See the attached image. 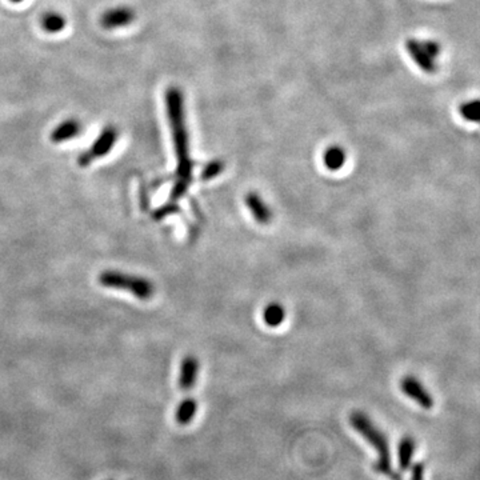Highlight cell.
<instances>
[{
    "mask_svg": "<svg viewBox=\"0 0 480 480\" xmlns=\"http://www.w3.org/2000/svg\"><path fill=\"white\" fill-rule=\"evenodd\" d=\"M198 374H199V360L195 356H186L180 364L179 387L184 391L194 388L198 379Z\"/></svg>",
    "mask_w": 480,
    "mask_h": 480,
    "instance_id": "cell-9",
    "label": "cell"
},
{
    "mask_svg": "<svg viewBox=\"0 0 480 480\" xmlns=\"http://www.w3.org/2000/svg\"><path fill=\"white\" fill-rule=\"evenodd\" d=\"M118 136H119V132H118V129L115 127H104V129L101 131L98 139L94 142V144L87 151L81 152L79 155V157H77L79 166L87 167L94 160H97L99 157H103L104 155H107L108 152L112 150V147L115 146V143L118 140Z\"/></svg>",
    "mask_w": 480,
    "mask_h": 480,
    "instance_id": "cell-4",
    "label": "cell"
},
{
    "mask_svg": "<svg viewBox=\"0 0 480 480\" xmlns=\"http://www.w3.org/2000/svg\"><path fill=\"white\" fill-rule=\"evenodd\" d=\"M101 286L112 290H122L132 294L140 301H149L155 294V287L150 280L132 277L116 271H104L99 277Z\"/></svg>",
    "mask_w": 480,
    "mask_h": 480,
    "instance_id": "cell-3",
    "label": "cell"
},
{
    "mask_svg": "<svg viewBox=\"0 0 480 480\" xmlns=\"http://www.w3.org/2000/svg\"><path fill=\"white\" fill-rule=\"evenodd\" d=\"M81 132V125L76 119H68L63 123H60L51 132V140L53 143H63L68 142L73 138H76Z\"/></svg>",
    "mask_w": 480,
    "mask_h": 480,
    "instance_id": "cell-10",
    "label": "cell"
},
{
    "mask_svg": "<svg viewBox=\"0 0 480 480\" xmlns=\"http://www.w3.org/2000/svg\"><path fill=\"white\" fill-rule=\"evenodd\" d=\"M416 443L411 436H405L399 444L398 456H399V467L401 470H408L412 462V456L415 454Z\"/></svg>",
    "mask_w": 480,
    "mask_h": 480,
    "instance_id": "cell-14",
    "label": "cell"
},
{
    "mask_svg": "<svg viewBox=\"0 0 480 480\" xmlns=\"http://www.w3.org/2000/svg\"><path fill=\"white\" fill-rule=\"evenodd\" d=\"M346 160H347L346 151L339 146H331L323 155L325 166L329 171H339L346 164Z\"/></svg>",
    "mask_w": 480,
    "mask_h": 480,
    "instance_id": "cell-11",
    "label": "cell"
},
{
    "mask_svg": "<svg viewBox=\"0 0 480 480\" xmlns=\"http://www.w3.org/2000/svg\"><path fill=\"white\" fill-rule=\"evenodd\" d=\"M225 167H226L225 162H222V160H219V159L210 162L208 164H205V167H204V170H203V180H211V179H214V177H219V175L223 173Z\"/></svg>",
    "mask_w": 480,
    "mask_h": 480,
    "instance_id": "cell-17",
    "label": "cell"
},
{
    "mask_svg": "<svg viewBox=\"0 0 480 480\" xmlns=\"http://www.w3.org/2000/svg\"><path fill=\"white\" fill-rule=\"evenodd\" d=\"M42 27L49 34L60 32L66 27V18H63L60 14H56V12H49L42 19Z\"/></svg>",
    "mask_w": 480,
    "mask_h": 480,
    "instance_id": "cell-15",
    "label": "cell"
},
{
    "mask_svg": "<svg viewBox=\"0 0 480 480\" xmlns=\"http://www.w3.org/2000/svg\"><path fill=\"white\" fill-rule=\"evenodd\" d=\"M197 411H198V403L195 399H191V398L184 399L183 402H180V405H177V414H175L177 423L181 426L191 423L192 419L195 418Z\"/></svg>",
    "mask_w": 480,
    "mask_h": 480,
    "instance_id": "cell-12",
    "label": "cell"
},
{
    "mask_svg": "<svg viewBox=\"0 0 480 480\" xmlns=\"http://www.w3.org/2000/svg\"><path fill=\"white\" fill-rule=\"evenodd\" d=\"M135 21V11L129 7H115L101 15V25L105 29H116Z\"/></svg>",
    "mask_w": 480,
    "mask_h": 480,
    "instance_id": "cell-7",
    "label": "cell"
},
{
    "mask_svg": "<svg viewBox=\"0 0 480 480\" xmlns=\"http://www.w3.org/2000/svg\"><path fill=\"white\" fill-rule=\"evenodd\" d=\"M401 390L403 391L405 396L416 402L418 405L426 409H430L433 405V399L430 392L423 387V384L414 378V377H405L401 381Z\"/></svg>",
    "mask_w": 480,
    "mask_h": 480,
    "instance_id": "cell-5",
    "label": "cell"
},
{
    "mask_svg": "<svg viewBox=\"0 0 480 480\" xmlns=\"http://www.w3.org/2000/svg\"><path fill=\"white\" fill-rule=\"evenodd\" d=\"M247 208L250 210L253 219L260 225H268L273 220V210L263 198L256 192H249L244 198Z\"/></svg>",
    "mask_w": 480,
    "mask_h": 480,
    "instance_id": "cell-8",
    "label": "cell"
},
{
    "mask_svg": "<svg viewBox=\"0 0 480 480\" xmlns=\"http://www.w3.org/2000/svg\"><path fill=\"white\" fill-rule=\"evenodd\" d=\"M405 47L411 56V59L415 62V64L423 70L425 73L433 74L436 71V64H435V58H432L430 52L426 50L423 42L415 40V39H408L405 42Z\"/></svg>",
    "mask_w": 480,
    "mask_h": 480,
    "instance_id": "cell-6",
    "label": "cell"
},
{
    "mask_svg": "<svg viewBox=\"0 0 480 480\" xmlns=\"http://www.w3.org/2000/svg\"><path fill=\"white\" fill-rule=\"evenodd\" d=\"M166 110L171 126L177 159V181L171 194L174 202L186 194L188 186L192 181L194 171V163L190 156V140L186 125L184 98L181 91L177 87H170L166 92Z\"/></svg>",
    "mask_w": 480,
    "mask_h": 480,
    "instance_id": "cell-1",
    "label": "cell"
},
{
    "mask_svg": "<svg viewBox=\"0 0 480 480\" xmlns=\"http://www.w3.org/2000/svg\"><path fill=\"white\" fill-rule=\"evenodd\" d=\"M350 423L357 433L366 439L379 454V459L372 464V468L375 472H379L381 475H386L391 480H402L401 475L392 470L391 467V456H390V447L388 440L386 435L375 427V425L370 420V418L363 412H353L350 415Z\"/></svg>",
    "mask_w": 480,
    "mask_h": 480,
    "instance_id": "cell-2",
    "label": "cell"
},
{
    "mask_svg": "<svg viewBox=\"0 0 480 480\" xmlns=\"http://www.w3.org/2000/svg\"><path fill=\"white\" fill-rule=\"evenodd\" d=\"M10 1H12V3H21V1H23V0H10Z\"/></svg>",
    "mask_w": 480,
    "mask_h": 480,
    "instance_id": "cell-19",
    "label": "cell"
},
{
    "mask_svg": "<svg viewBox=\"0 0 480 480\" xmlns=\"http://www.w3.org/2000/svg\"><path fill=\"white\" fill-rule=\"evenodd\" d=\"M286 319V310L280 303H270L263 310V320L268 327H278Z\"/></svg>",
    "mask_w": 480,
    "mask_h": 480,
    "instance_id": "cell-13",
    "label": "cell"
},
{
    "mask_svg": "<svg viewBox=\"0 0 480 480\" xmlns=\"http://www.w3.org/2000/svg\"><path fill=\"white\" fill-rule=\"evenodd\" d=\"M412 480H423L425 479V464L423 463H416L412 467Z\"/></svg>",
    "mask_w": 480,
    "mask_h": 480,
    "instance_id": "cell-18",
    "label": "cell"
},
{
    "mask_svg": "<svg viewBox=\"0 0 480 480\" xmlns=\"http://www.w3.org/2000/svg\"><path fill=\"white\" fill-rule=\"evenodd\" d=\"M462 116L474 123H480V101H471L464 103L460 107Z\"/></svg>",
    "mask_w": 480,
    "mask_h": 480,
    "instance_id": "cell-16",
    "label": "cell"
}]
</instances>
